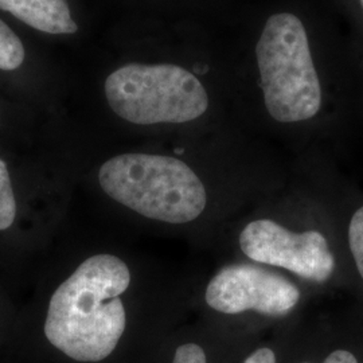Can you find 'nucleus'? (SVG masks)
I'll return each mask as SVG.
<instances>
[{
    "label": "nucleus",
    "instance_id": "nucleus-4",
    "mask_svg": "<svg viewBox=\"0 0 363 363\" xmlns=\"http://www.w3.org/2000/svg\"><path fill=\"white\" fill-rule=\"evenodd\" d=\"M108 104L132 124H182L202 116L208 97L202 82L181 66L130 64L105 81Z\"/></svg>",
    "mask_w": 363,
    "mask_h": 363
},
{
    "label": "nucleus",
    "instance_id": "nucleus-14",
    "mask_svg": "<svg viewBox=\"0 0 363 363\" xmlns=\"http://www.w3.org/2000/svg\"><path fill=\"white\" fill-rule=\"evenodd\" d=\"M361 3H362V7H363V0H361Z\"/></svg>",
    "mask_w": 363,
    "mask_h": 363
},
{
    "label": "nucleus",
    "instance_id": "nucleus-10",
    "mask_svg": "<svg viewBox=\"0 0 363 363\" xmlns=\"http://www.w3.org/2000/svg\"><path fill=\"white\" fill-rule=\"evenodd\" d=\"M349 244L358 272L363 279V208L355 211L349 228Z\"/></svg>",
    "mask_w": 363,
    "mask_h": 363
},
{
    "label": "nucleus",
    "instance_id": "nucleus-2",
    "mask_svg": "<svg viewBox=\"0 0 363 363\" xmlns=\"http://www.w3.org/2000/svg\"><path fill=\"white\" fill-rule=\"evenodd\" d=\"M105 194L150 220L182 225L198 218L208 203L199 177L177 157L123 154L99 171Z\"/></svg>",
    "mask_w": 363,
    "mask_h": 363
},
{
    "label": "nucleus",
    "instance_id": "nucleus-6",
    "mask_svg": "<svg viewBox=\"0 0 363 363\" xmlns=\"http://www.w3.org/2000/svg\"><path fill=\"white\" fill-rule=\"evenodd\" d=\"M205 298L208 307L222 313L256 311L281 316L295 308L300 292L277 273L250 264H233L211 279Z\"/></svg>",
    "mask_w": 363,
    "mask_h": 363
},
{
    "label": "nucleus",
    "instance_id": "nucleus-12",
    "mask_svg": "<svg viewBox=\"0 0 363 363\" xmlns=\"http://www.w3.org/2000/svg\"><path fill=\"white\" fill-rule=\"evenodd\" d=\"M244 363H277L276 362V355L271 349L262 347L259 350L252 352Z\"/></svg>",
    "mask_w": 363,
    "mask_h": 363
},
{
    "label": "nucleus",
    "instance_id": "nucleus-9",
    "mask_svg": "<svg viewBox=\"0 0 363 363\" xmlns=\"http://www.w3.org/2000/svg\"><path fill=\"white\" fill-rule=\"evenodd\" d=\"M16 218V199L7 164L0 159V230L10 229Z\"/></svg>",
    "mask_w": 363,
    "mask_h": 363
},
{
    "label": "nucleus",
    "instance_id": "nucleus-8",
    "mask_svg": "<svg viewBox=\"0 0 363 363\" xmlns=\"http://www.w3.org/2000/svg\"><path fill=\"white\" fill-rule=\"evenodd\" d=\"M25 61L22 40L0 19V70H15Z\"/></svg>",
    "mask_w": 363,
    "mask_h": 363
},
{
    "label": "nucleus",
    "instance_id": "nucleus-3",
    "mask_svg": "<svg viewBox=\"0 0 363 363\" xmlns=\"http://www.w3.org/2000/svg\"><path fill=\"white\" fill-rule=\"evenodd\" d=\"M256 55L264 101L274 120L298 123L319 112L322 86L307 31L298 16L272 15L264 26Z\"/></svg>",
    "mask_w": 363,
    "mask_h": 363
},
{
    "label": "nucleus",
    "instance_id": "nucleus-15",
    "mask_svg": "<svg viewBox=\"0 0 363 363\" xmlns=\"http://www.w3.org/2000/svg\"><path fill=\"white\" fill-rule=\"evenodd\" d=\"M304 363H307V362H304Z\"/></svg>",
    "mask_w": 363,
    "mask_h": 363
},
{
    "label": "nucleus",
    "instance_id": "nucleus-13",
    "mask_svg": "<svg viewBox=\"0 0 363 363\" xmlns=\"http://www.w3.org/2000/svg\"><path fill=\"white\" fill-rule=\"evenodd\" d=\"M323 363H358L350 351L337 350L331 352Z\"/></svg>",
    "mask_w": 363,
    "mask_h": 363
},
{
    "label": "nucleus",
    "instance_id": "nucleus-11",
    "mask_svg": "<svg viewBox=\"0 0 363 363\" xmlns=\"http://www.w3.org/2000/svg\"><path fill=\"white\" fill-rule=\"evenodd\" d=\"M172 363H208V361L206 354L201 346L195 343H186L177 349Z\"/></svg>",
    "mask_w": 363,
    "mask_h": 363
},
{
    "label": "nucleus",
    "instance_id": "nucleus-5",
    "mask_svg": "<svg viewBox=\"0 0 363 363\" xmlns=\"http://www.w3.org/2000/svg\"><path fill=\"white\" fill-rule=\"evenodd\" d=\"M240 247L253 261L316 283H325L335 268L323 234L316 230L294 233L272 220H256L247 225L240 234Z\"/></svg>",
    "mask_w": 363,
    "mask_h": 363
},
{
    "label": "nucleus",
    "instance_id": "nucleus-7",
    "mask_svg": "<svg viewBox=\"0 0 363 363\" xmlns=\"http://www.w3.org/2000/svg\"><path fill=\"white\" fill-rule=\"evenodd\" d=\"M0 10L13 13L27 26L48 34H74V22L66 0H0Z\"/></svg>",
    "mask_w": 363,
    "mask_h": 363
},
{
    "label": "nucleus",
    "instance_id": "nucleus-1",
    "mask_svg": "<svg viewBox=\"0 0 363 363\" xmlns=\"http://www.w3.org/2000/svg\"><path fill=\"white\" fill-rule=\"evenodd\" d=\"M127 264L112 255L85 259L52 294L45 335L78 362H100L118 345L127 325L120 296L128 289Z\"/></svg>",
    "mask_w": 363,
    "mask_h": 363
}]
</instances>
